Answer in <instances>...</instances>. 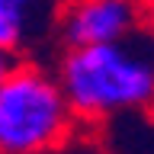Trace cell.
<instances>
[{"label":"cell","mask_w":154,"mask_h":154,"mask_svg":"<svg viewBox=\"0 0 154 154\" xmlns=\"http://www.w3.org/2000/svg\"><path fill=\"white\" fill-rule=\"evenodd\" d=\"M74 119L106 122L154 106V42L144 35L67 48L55 67Z\"/></svg>","instance_id":"6da1fadb"},{"label":"cell","mask_w":154,"mask_h":154,"mask_svg":"<svg viewBox=\"0 0 154 154\" xmlns=\"http://www.w3.org/2000/svg\"><path fill=\"white\" fill-rule=\"evenodd\" d=\"M74 122L55 71L10 61L0 77V154H48L67 141Z\"/></svg>","instance_id":"7a4b0ae2"},{"label":"cell","mask_w":154,"mask_h":154,"mask_svg":"<svg viewBox=\"0 0 154 154\" xmlns=\"http://www.w3.org/2000/svg\"><path fill=\"white\" fill-rule=\"evenodd\" d=\"M151 19L148 0H67L58 19V35L67 48L109 45L144 35Z\"/></svg>","instance_id":"3957f363"},{"label":"cell","mask_w":154,"mask_h":154,"mask_svg":"<svg viewBox=\"0 0 154 154\" xmlns=\"http://www.w3.org/2000/svg\"><path fill=\"white\" fill-rule=\"evenodd\" d=\"M67 0H0V51L23 58L58 32Z\"/></svg>","instance_id":"277c9868"},{"label":"cell","mask_w":154,"mask_h":154,"mask_svg":"<svg viewBox=\"0 0 154 154\" xmlns=\"http://www.w3.org/2000/svg\"><path fill=\"white\" fill-rule=\"evenodd\" d=\"M10 61H13V58H10L7 51H0V77L7 74V67H10Z\"/></svg>","instance_id":"5b68a950"},{"label":"cell","mask_w":154,"mask_h":154,"mask_svg":"<svg viewBox=\"0 0 154 154\" xmlns=\"http://www.w3.org/2000/svg\"><path fill=\"white\" fill-rule=\"evenodd\" d=\"M151 42H154V35H151Z\"/></svg>","instance_id":"8992f818"}]
</instances>
